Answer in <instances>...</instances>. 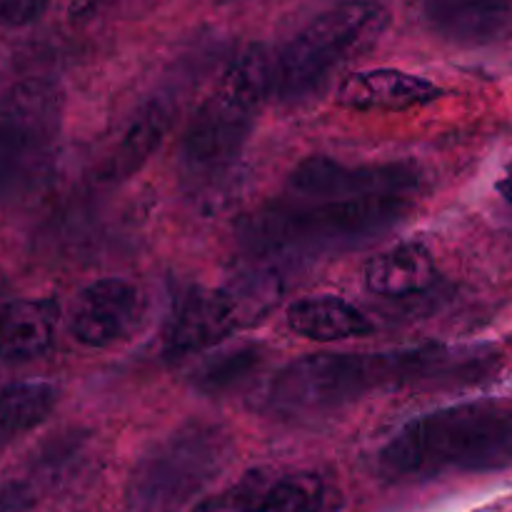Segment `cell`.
Wrapping results in <instances>:
<instances>
[{
  "instance_id": "cell-1",
  "label": "cell",
  "mask_w": 512,
  "mask_h": 512,
  "mask_svg": "<svg viewBox=\"0 0 512 512\" xmlns=\"http://www.w3.org/2000/svg\"><path fill=\"white\" fill-rule=\"evenodd\" d=\"M512 468V400H473L405 423L378 453L393 483L445 475H483Z\"/></svg>"
},
{
  "instance_id": "cell-2",
  "label": "cell",
  "mask_w": 512,
  "mask_h": 512,
  "mask_svg": "<svg viewBox=\"0 0 512 512\" xmlns=\"http://www.w3.org/2000/svg\"><path fill=\"white\" fill-rule=\"evenodd\" d=\"M413 210V195H330L308 198L290 193L285 200L250 215L243 225L248 253L273 263L360 248Z\"/></svg>"
},
{
  "instance_id": "cell-3",
  "label": "cell",
  "mask_w": 512,
  "mask_h": 512,
  "mask_svg": "<svg viewBox=\"0 0 512 512\" xmlns=\"http://www.w3.org/2000/svg\"><path fill=\"white\" fill-rule=\"evenodd\" d=\"M235 458V440L225 425L188 420L150 445L125 488L128 512H183Z\"/></svg>"
},
{
  "instance_id": "cell-4",
  "label": "cell",
  "mask_w": 512,
  "mask_h": 512,
  "mask_svg": "<svg viewBox=\"0 0 512 512\" xmlns=\"http://www.w3.org/2000/svg\"><path fill=\"white\" fill-rule=\"evenodd\" d=\"M388 25V8L375 0H345L320 13L288 43L270 48V100L308 98L335 68L373 48Z\"/></svg>"
},
{
  "instance_id": "cell-5",
  "label": "cell",
  "mask_w": 512,
  "mask_h": 512,
  "mask_svg": "<svg viewBox=\"0 0 512 512\" xmlns=\"http://www.w3.org/2000/svg\"><path fill=\"white\" fill-rule=\"evenodd\" d=\"M405 385V350L315 353L285 365L265 393V405L285 420L333 415L380 388Z\"/></svg>"
},
{
  "instance_id": "cell-6",
  "label": "cell",
  "mask_w": 512,
  "mask_h": 512,
  "mask_svg": "<svg viewBox=\"0 0 512 512\" xmlns=\"http://www.w3.org/2000/svg\"><path fill=\"white\" fill-rule=\"evenodd\" d=\"M260 105L218 80L180 140V183L193 198L215 203L238 173Z\"/></svg>"
},
{
  "instance_id": "cell-7",
  "label": "cell",
  "mask_w": 512,
  "mask_h": 512,
  "mask_svg": "<svg viewBox=\"0 0 512 512\" xmlns=\"http://www.w3.org/2000/svg\"><path fill=\"white\" fill-rule=\"evenodd\" d=\"M60 120L63 95L50 80H20L0 93V200L48 168Z\"/></svg>"
},
{
  "instance_id": "cell-8",
  "label": "cell",
  "mask_w": 512,
  "mask_h": 512,
  "mask_svg": "<svg viewBox=\"0 0 512 512\" xmlns=\"http://www.w3.org/2000/svg\"><path fill=\"white\" fill-rule=\"evenodd\" d=\"M143 310V293L133 283L123 278L93 280L75 298L70 333L85 348H113L138 330Z\"/></svg>"
},
{
  "instance_id": "cell-9",
  "label": "cell",
  "mask_w": 512,
  "mask_h": 512,
  "mask_svg": "<svg viewBox=\"0 0 512 512\" xmlns=\"http://www.w3.org/2000/svg\"><path fill=\"white\" fill-rule=\"evenodd\" d=\"M420 173L413 163L345 165L325 155H313L298 163L290 175V193L308 198L330 195H415Z\"/></svg>"
},
{
  "instance_id": "cell-10",
  "label": "cell",
  "mask_w": 512,
  "mask_h": 512,
  "mask_svg": "<svg viewBox=\"0 0 512 512\" xmlns=\"http://www.w3.org/2000/svg\"><path fill=\"white\" fill-rule=\"evenodd\" d=\"M238 310L225 288L190 285L175 298L163 335V353L170 360H183L213 350L240 330Z\"/></svg>"
},
{
  "instance_id": "cell-11",
  "label": "cell",
  "mask_w": 512,
  "mask_h": 512,
  "mask_svg": "<svg viewBox=\"0 0 512 512\" xmlns=\"http://www.w3.org/2000/svg\"><path fill=\"white\" fill-rule=\"evenodd\" d=\"M423 18L438 38L463 48L512 40V0H423Z\"/></svg>"
},
{
  "instance_id": "cell-12",
  "label": "cell",
  "mask_w": 512,
  "mask_h": 512,
  "mask_svg": "<svg viewBox=\"0 0 512 512\" xmlns=\"http://www.w3.org/2000/svg\"><path fill=\"white\" fill-rule=\"evenodd\" d=\"M440 95L443 88L433 80L395 68L358 70L338 85V105L355 113H403L433 103Z\"/></svg>"
},
{
  "instance_id": "cell-13",
  "label": "cell",
  "mask_w": 512,
  "mask_h": 512,
  "mask_svg": "<svg viewBox=\"0 0 512 512\" xmlns=\"http://www.w3.org/2000/svg\"><path fill=\"white\" fill-rule=\"evenodd\" d=\"M58 325L53 298H18L0 305V363H25L50 350Z\"/></svg>"
},
{
  "instance_id": "cell-14",
  "label": "cell",
  "mask_w": 512,
  "mask_h": 512,
  "mask_svg": "<svg viewBox=\"0 0 512 512\" xmlns=\"http://www.w3.org/2000/svg\"><path fill=\"white\" fill-rule=\"evenodd\" d=\"M365 288L383 298H408L433 288L438 268L430 250L420 243H403L375 255L363 268Z\"/></svg>"
},
{
  "instance_id": "cell-15",
  "label": "cell",
  "mask_w": 512,
  "mask_h": 512,
  "mask_svg": "<svg viewBox=\"0 0 512 512\" xmlns=\"http://www.w3.org/2000/svg\"><path fill=\"white\" fill-rule=\"evenodd\" d=\"M288 328L300 338L315 340V343H335L368 335L373 323L360 313L348 300L335 295H315V298H300L288 308Z\"/></svg>"
},
{
  "instance_id": "cell-16",
  "label": "cell",
  "mask_w": 512,
  "mask_h": 512,
  "mask_svg": "<svg viewBox=\"0 0 512 512\" xmlns=\"http://www.w3.org/2000/svg\"><path fill=\"white\" fill-rule=\"evenodd\" d=\"M173 115L175 108L170 98H163V95L150 98L138 110V115L128 125L123 138H120L118 148H115L113 158H110L108 168H105V175L110 180H125L133 173H138L148 163L150 155L160 148L165 135H168Z\"/></svg>"
},
{
  "instance_id": "cell-17",
  "label": "cell",
  "mask_w": 512,
  "mask_h": 512,
  "mask_svg": "<svg viewBox=\"0 0 512 512\" xmlns=\"http://www.w3.org/2000/svg\"><path fill=\"white\" fill-rule=\"evenodd\" d=\"M55 388L43 380H20L0 390V450L50 418Z\"/></svg>"
},
{
  "instance_id": "cell-18",
  "label": "cell",
  "mask_w": 512,
  "mask_h": 512,
  "mask_svg": "<svg viewBox=\"0 0 512 512\" xmlns=\"http://www.w3.org/2000/svg\"><path fill=\"white\" fill-rule=\"evenodd\" d=\"M265 360L263 345L245 343L235 348L218 350L215 355L205 358L198 370H193V385L200 393L220 395L238 388L245 380L258 373L260 363Z\"/></svg>"
},
{
  "instance_id": "cell-19",
  "label": "cell",
  "mask_w": 512,
  "mask_h": 512,
  "mask_svg": "<svg viewBox=\"0 0 512 512\" xmlns=\"http://www.w3.org/2000/svg\"><path fill=\"white\" fill-rule=\"evenodd\" d=\"M325 490L318 475L295 473L270 480L265 490L263 512H320Z\"/></svg>"
},
{
  "instance_id": "cell-20",
  "label": "cell",
  "mask_w": 512,
  "mask_h": 512,
  "mask_svg": "<svg viewBox=\"0 0 512 512\" xmlns=\"http://www.w3.org/2000/svg\"><path fill=\"white\" fill-rule=\"evenodd\" d=\"M270 478L260 470L243 475L235 485L200 500L190 512H263L265 490Z\"/></svg>"
},
{
  "instance_id": "cell-21",
  "label": "cell",
  "mask_w": 512,
  "mask_h": 512,
  "mask_svg": "<svg viewBox=\"0 0 512 512\" xmlns=\"http://www.w3.org/2000/svg\"><path fill=\"white\" fill-rule=\"evenodd\" d=\"M38 500L33 478H13L0 483V512H30Z\"/></svg>"
},
{
  "instance_id": "cell-22",
  "label": "cell",
  "mask_w": 512,
  "mask_h": 512,
  "mask_svg": "<svg viewBox=\"0 0 512 512\" xmlns=\"http://www.w3.org/2000/svg\"><path fill=\"white\" fill-rule=\"evenodd\" d=\"M48 8V0H0V25L23 28L35 23Z\"/></svg>"
},
{
  "instance_id": "cell-23",
  "label": "cell",
  "mask_w": 512,
  "mask_h": 512,
  "mask_svg": "<svg viewBox=\"0 0 512 512\" xmlns=\"http://www.w3.org/2000/svg\"><path fill=\"white\" fill-rule=\"evenodd\" d=\"M103 3H108V0H73V13H78V15L90 13V10L100 8Z\"/></svg>"
},
{
  "instance_id": "cell-24",
  "label": "cell",
  "mask_w": 512,
  "mask_h": 512,
  "mask_svg": "<svg viewBox=\"0 0 512 512\" xmlns=\"http://www.w3.org/2000/svg\"><path fill=\"white\" fill-rule=\"evenodd\" d=\"M498 190H500V195L505 198V203L512 205V165L508 168V173L503 175V180L498 183Z\"/></svg>"
}]
</instances>
